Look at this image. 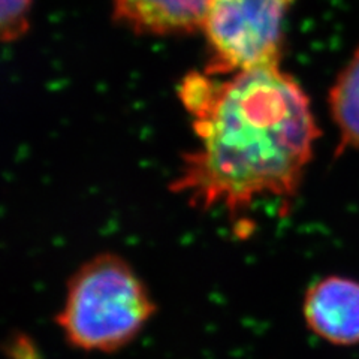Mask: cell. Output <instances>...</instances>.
I'll return each mask as SVG.
<instances>
[{"instance_id": "cell-1", "label": "cell", "mask_w": 359, "mask_h": 359, "mask_svg": "<svg viewBox=\"0 0 359 359\" xmlns=\"http://www.w3.org/2000/svg\"><path fill=\"white\" fill-rule=\"evenodd\" d=\"M180 99L198 144L184 156L172 192L194 207L232 215L257 199L297 194L319 128L309 96L280 65L229 75L192 72Z\"/></svg>"}, {"instance_id": "cell-7", "label": "cell", "mask_w": 359, "mask_h": 359, "mask_svg": "<svg viewBox=\"0 0 359 359\" xmlns=\"http://www.w3.org/2000/svg\"><path fill=\"white\" fill-rule=\"evenodd\" d=\"M30 8L32 0H2L0 25H2V39L5 42H15L26 35Z\"/></svg>"}, {"instance_id": "cell-2", "label": "cell", "mask_w": 359, "mask_h": 359, "mask_svg": "<svg viewBox=\"0 0 359 359\" xmlns=\"http://www.w3.org/2000/svg\"><path fill=\"white\" fill-rule=\"evenodd\" d=\"M154 313L135 269L123 257L102 253L72 274L55 323L75 349L112 353L137 339Z\"/></svg>"}, {"instance_id": "cell-4", "label": "cell", "mask_w": 359, "mask_h": 359, "mask_svg": "<svg viewBox=\"0 0 359 359\" xmlns=\"http://www.w3.org/2000/svg\"><path fill=\"white\" fill-rule=\"evenodd\" d=\"M307 327L339 346L359 343V282L330 276L314 283L304 297Z\"/></svg>"}, {"instance_id": "cell-6", "label": "cell", "mask_w": 359, "mask_h": 359, "mask_svg": "<svg viewBox=\"0 0 359 359\" xmlns=\"http://www.w3.org/2000/svg\"><path fill=\"white\" fill-rule=\"evenodd\" d=\"M328 100L341 147L359 151V47L335 78Z\"/></svg>"}, {"instance_id": "cell-3", "label": "cell", "mask_w": 359, "mask_h": 359, "mask_svg": "<svg viewBox=\"0 0 359 359\" xmlns=\"http://www.w3.org/2000/svg\"><path fill=\"white\" fill-rule=\"evenodd\" d=\"M294 0H211L201 30L210 50L205 72L229 75L280 65L283 25Z\"/></svg>"}, {"instance_id": "cell-5", "label": "cell", "mask_w": 359, "mask_h": 359, "mask_svg": "<svg viewBox=\"0 0 359 359\" xmlns=\"http://www.w3.org/2000/svg\"><path fill=\"white\" fill-rule=\"evenodd\" d=\"M211 0H112L114 17L144 35H184L202 27Z\"/></svg>"}]
</instances>
